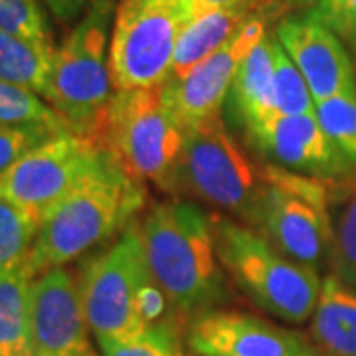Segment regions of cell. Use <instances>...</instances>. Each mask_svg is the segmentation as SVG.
I'll use <instances>...</instances> for the list:
<instances>
[{
  "mask_svg": "<svg viewBox=\"0 0 356 356\" xmlns=\"http://www.w3.org/2000/svg\"><path fill=\"white\" fill-rule=\"evenodd\" d=\"M145 204L139 180L131 178L105 151L99 165L40 220L36 240L24 269L34 280L40 273L67 266L97 243L133 224Z\"/></svg>",
  "mask_w": 356,
  "mask_h": 356,
  "instance_id": "cell-1",
  "label": "cell"
},
{
  "mask_svg": "<svg viewBox=\"0 0 356 356\" xmlns=\"http://www.w3.org/2000/svg\"><path fill=\"white\" fill-rule=\"evenodd\" d=\"M147 264L178 313H208L226 301L212 216L182 200L156 204L140 226Z\"/></svg>",
  "mask_w": 356,
  "mask_h": 356,
  "instance_id": "cell-2",
  "label": "cell"
},
{
  "mask_svg": "<svg viewBox=\"0 0 356 356\" xmlns=\"http://www.w3.org/2000/svg\"><path fill=\"white\" fill-rule=\"evenodd\" d=\"M113 0H95L86 16L54 51L46 102L67 131L103 149L115 97L109 70Z\"/></svg>",
  "mask_w": 356,
  "mask_h": 356,
  "instance_id": "cell-3",
  "label": "cell"
},
{
  "mask_svg": "<svg viewBox=\"0 0 356 356\" xmlns=\"http://www.w3.org/2000/svg\"><path fill=\"white\" fill-rule=\"evenodd\" d=\"M220 266L255 305L293 325L313 317L323 280L318 269L275 250L254 228L224 216L212 218Z\"/></svg>",
  "mask_w": 356,
  "mask_h": 356,
  "instance_id": "cell-4",
  "label": "cell"
},
{
  "mask_svg": "<svg viewBox=\"0 0 356 356\" xmlns=\"http://www.w3.org/2000/svg\"><path fill=\"white\" fill-rule=\"evenodd\" d=\"M329 194L331 180L264 166V182L248 224L281 254L321 269L331 259Z\"/></svg>",
  "mask_w": 356,
  "mask_h": 356,
  "instance_id": "cell-5",
  "label": "cell"
},
{
  "mask_svg": "<svg viewBox=\"0 0 356 356\" xmlns=\"http://www.w3.org/2000/svg\"><path fill=\"white\" fill-rule=\"evenodd\" d=\"M186 127L165 102L163 86L137 91H115L103 149L129 177L175 188L186 145Z\"/></svg>",
  "mask_w": 356,
  "mask_h": 356,
  "instance_id": "cell-6",
  "label": "cell"
},
{
  "mask_svg": "<svg viewBox=\"0 0 356 356\" xmlns=\"http://www.w3.org/2000/svg\"><path fill=\"white\" fill-rule=\"evenodd\" d=\"M191 20L188 0H121L109 42L115 91L165 86L178 36Z\"/></svg>",
  "mask_w": 356,
  "mask_h": 356,
  "instance_id": "cell-7",
  "label": "cell"
},
{
  "mask_svg": "<svg viewBox=\"0 0 356 356\" xmlns=\"http://www.w3.org/2000/svg\"><path fill=\"white\" fill-rule=\"evenodd\" d=\"M149 275L151 269L137 224L127 226L111 245L86 264L79 293L97 343L123 341L145 331L137 315V291Z\"/></svg>",
  "mask_w": 356,
  "mask_h": 356,
  "instance_id": "cell-8",
  "label": "cell"
},
{
  "mask_svg": "<svg viewBox=\"0 0 356 356\" xmlns=\"http://www.w3.org/2000/svg\"><path fill=\"white\" fill-rule=\"evenodd\" d=\"M261 182L264 168L245 156L222 117L188 129L175 188H186L248 222Z\"/></svg>",
  "mask_w": 356,
  "mask_h": 356,
  "instance_id": "cell-9",
  "label": "cell"
},
{
  "mask_svg": "<svg viewBox=\"0 0 356 356\" xmlns=\"http://www.w3.org/2000/svg\"><path fill=\"white\" fill-rule=\"evenodd\" d=\"M105 149L72 131H60L0 175V198L42 216L89 175Z\"/></svg>",
  "mask_w": 356,
  "mask_h": 356,
  "instance_id": "cell-10",
  "label": "cell"
},
{
  "mask_svg": "<svg viewBox=\"0 0 356 356\" xmlns=\"http://www.w3.org/2000/svg\"><path fill=\"white\" fill-rule=\"evenodd\" d=\"M79 281L65 267L40 273L30 285L32 356H97L89 339Z\"/></svg>",
  "mask_w": 356,
  "mask_h": 356,
  "instance_id": "cell-11",
  "label": "cell"
},
{
  "mask_svg": "<svg viewBox=\"0 0 356 356\" xmlns=\"http://www.w3.org/2000/svg\"><path fill=\"white\" fill-rule=\"evenodd\" d=\"M266 18L252 16L236 36L212 54L191 74L168 79L163 86L165 102L186 131L222 117V105L229 95L236 72L259 40L267 34Z\"/></svg>",
  "mask_w": 356,
  "mask_h": 356,
  "instance_id": "cell-12",
  "label": "cell"
},
{
  "mask_svg": "<svg viewBox=\"0 0 356 356\" xmlns=\"http://www.w3.org/2000/svg\"><path fill=\"white\" fill-rule=\"evenodd\" d=\"M250 143L271 165L289 172L343 180L355 177L348 161L323 131L317 115H275L245 131Z\"/></svg>",
  "mask_w": 356,
  "mask_h": 356,
  "instance_id": "cell-13",
  "label": "cell"
},
{
  "mask_svg": "<svg viewBox=\"0 0 356 356\" xmlns=\"http://www.w3.org/2000/svg\"><path fill=\"white\" fill-rule=\"evenodd\" d=\"M188 346L196 356H321L303 334L236 311L202 313L192 323Z\"/></svg>",
  "mask_w": 356,
  "mask_h": 356,
  "instance_id": "cell-14",
  "label": "cell"
},
{
  "mask_svg": "<svg viewBox=\"0 0 356 356\" xmlns=\"http://www.w3.org/2000/svg\"><path fill=\"white\" fill-rule=\"evenodd\" d=\"M275 38L305 77L315 103L356 93L350 51L343 40L313 16L283 18L275 28Z\"/></svg>",
  "mask_w": 356,
  "mask_h": 356,
  "instance_id": "cell-15",
  "label": "cell"
},
{
  "mask_svg": "<svg viewBox=\"0 0 356 356\" xmlns=\"http://www.w3.org/2000/svg\"><path fill=\"white\" fill-rule=\"evenodd\" d=\"M229 97L234 113L245 131L277 115L273 34H266L248 51L236 72Z\"/></svg>",
  "mask_w": 356,
  "mask_h": 356,
  "instance_id": "cell-16",
  "label": "cell"
},
{
  "mask_svg": "<svg viewBox=\"0 0 356 356\" xmlns=\"http://www.w3.org/2000/svg\"><path fill=\"white\" fill-rule=\"evenodd\" d=\"M252 16L254 14L242 2H238L202 14L188 22L178 36L175 56H172L170 79H178L191 74L196 65L202 64L204 60L216 54L224 44H228Z\"/></svg>",
  "mask_w": 356,
  "mask_h": 356,
  "instance_id": "cell-17",
  "label": "cell"
},
{
  "mask_svg": "<svg viewBox=\"0 0 356 356\" xmlns=\"http://www.w3.org/2000/svg\"><path fill=\"white\" fill-rule=\"evenodd\" d=\"M311 331L329 356H356V289L332 273L323 280Z\"/></svg>",
  "mask_w": 356,
  "mask_h": 356,
  "instance_id": "cell-18",
  "label": "cell"
},
{
  "mask_svg": "<svg viewBox=\"0 0 356 356\" xmlns=\"http://www.w3.org/2000/svg\"><path fill=\"white\" fill-rule=\"evenodd\" d=\"M56 48L48 42L16 36L0 30V81L48 95Z\"/></svg>",
  "mask_w": 356,
  "mask_h": 356,
  "instance_id": "cell-19",
  "label": "cell"
},
{
  "mask_svg": "<svg viewBox=\"0 0 356 356\" xmlns=\"http://www.w3.org/2000/svg\"><path fill=\"white\" fill-rule=\"evenodd\" d=\"M329 214L332 275L356 289V177L331 180Z\"/></svg>",
  "mask_w": 356,
  "mask_h": 356,
  "instance_id": "cell-20",
  "label": "cell"
},
{
  "mask_svg": "<svg viewBox=\"0 0 356 356\" xmlns=\"http://www.w3.org/2000/svg\"><path fill=\"white\" fill-rule=\"evenodd\" d=\"M30 285L24 267L0 273V356H32Z\"/></svg>",
  "mask_w": 356,
  "mask_h": 356,
  "instance_id": "cell-21",
  "label": "cell"
},
{
  "mask_svg": "<svg viewBox=\"0 0 356 356\" xmlns=\"http://www.w3.org/2000/svg\"><path fill=\"white\" fill-rule=\"evenodd\" d=\"M38 226V216L0 198V273L24 267Z\"/></svg>",
  "mask_w": 356,
  "mask_h": 356,
  "instance_id": "cell-22",
  "label": "cell"
},
{
  "mask_svg": "<svg viewBox=\"0 0 356 356\" xmlns=\"http://www.w3.org/2000/svg\"><path fill=\"white\" fill-rule=\"evenodd\" d=\"M48 125L67 129L48 103L34 91L0 81V127Z\"/></svg>",
  "mask_w": 356,
  "mask_h": 356,
  "instance_id": "cell-23",
  "label": "cell"
},
{
  "mask_svg": "<svg viewBox=\"0 0 356 356\" xmlns=\"http://www.w3.org/2000/svg\"><path fill=\"white\" fill-rule=\"evenodd\" d=\"M315 115L356 177V93H343L315 103Z\"/></svg>",
  "mask_w": 356,
  "mask_h": 356,
  "instance_id": "cell-24",
  "label": "cell"
},
{
  "mask_svg": "<svg viewBox=\"0 0 356 356\" xmlns=\"http://www.w3.org/2000/svg\"><path fill=\"white\" fill-rule=\"evenodd\" d=\"M273 67H275V103L280 115H313L315 99L305 77L293 64L273 34Z\"/></svg>",
  "mask_w": 356,
  "mask_h": 356,
  "instance_id": "cell-25",
  "label": "cell"
},
{
  "mask_svg": "<svg viewBox=\"0 0 356 356\" xmlns=\"http://www.w3.org/2000/svg\"><path fill=\"white\" fill-rule=\"evenodd\" d=\"M99 348L102 356H182L178 348L177 327L170 321L149 327L131 339L99 343Z\"/></svg>",
  "mask_w": 356,
  "mask_h": 356,
  "instance_id": "cell-26",
  "label": "cell"
},
{
  "mask_svg": "<svg viewBox=\"0 0 356 356\" xmlns=\"http://www.w3.org/2000/svg\"><path fill=\"white\" fill-rule=\"evenodd\" d=\"M0 30L51 44L46 16L36 0H0Z\"/></svg>",
  "mask_w": 356,
  "mask_h": 356,
  "instance_id": "cell-27",
  "label": "cell"
},
{
  "mask_svg": "<svg viewBox=\"0 0 356 356\" xmlns=\"http://www.w3.org/2000/svg\"><path fill=\"white\" fill-rule=\"evenodd\" d=\"M67 129H54L48 125H16V127H0V175L24 156L30 149L40 143L51 139L56 133Z\"/></svg>",
  "mask_w": 356,
  "mask_h": 356,
  "instance_id": "cell-28",
  "label": "cell"
},
{
  "mask_svg": "<svg viewBox=\"0 0 356 356\" xmlns=\"http://www.w3.org/2000/svg\"><path fill=\"white\" fill-rule=\"evenodd\" d=\"M307 14L332 30L343 42L356 34V0H318Z\"/></svg>",
  "mask_w": 356,
  "mask_h": 356,
  "instance_id": "cell-29",
  "label": "cell"
},
{
  "mask_svg": "<svg viewBox=\"0 0 356 356\" xmlns=\"http://www.w3.org/2000/svg\"><path fill=\"white\" fill-rule=\"evenodd\" d=\"M168 305H170L168 297L159 287V283L154 281L153 273H151L147 280L143 281V285L137 291V315H139L143 327L149 329V327L168 323V318H166Z\"/></svg>",
  "mask_w": 356,
  "mask_h": 356,
  "instance_id": "cell-30",
  "label": "cell"
},
{
  "mask_svg": "<svg viewBox=\"0 0 356 356\" xmlns=\"http://www.w3.org/2000/svg\"><path fill=\"white\" fill-rule=\"evenodd\" d=\"M243 6L254 14V16H264V18H269L273 13L280 10V2L281 0H240ZM285 2V0H283Z\"/></svg>",
  "mask_w": 356,
  "mask_h": 356,
  "instance_id": "cell-31",
  "label": "cell"
},
{
  "mask_svg": "<svg viewBox=\"0 0 356 356\" xmlns=\"http://www.w3.org/2000/svg\"><path fill=\"white\" fill-rule=\"evenodd\" d=\"M188 2H191L192 20H194V18H198V16H202V14L206 13H212V10H216V8H224V6L238 4L240 0H188Z\"/></svg>",
  "mask_w": 356,
  "mask_h": 356,
  "instance_id": "cell-32",
  "label": "cell"
},
{
  "mask_svg": "<svg viewBox=\"0 0 356 356\" xmlns=\"http://www.w3.org/2000/svg\"><path fill=\"white\" fill-rule=\"evenodd\" d=\"M95 0H51L54 10L60 16H74L83 6H91Z\"/></svg>",
  "mask_w": 356,
  "mask_h": 356,
  "instance_id": "cell-33",
  "label": "cell"
},
{
  "mask_svg": "<svg viewBox=\"0 0 356 356\" xmlns=\"http://www.w3.org/2000/svg\"><path fill=\"white\" fill-rule=\"evenodd\" d=\"M344 46L348 48V51H350V58H353V64H355V74H356V34L353 36V38H348L346 42H344Z\"/></svg>",
  "mask_w": 356,
  "mask_h": 356,
  "instance_id": "cell-34",
  "label": "cell"
},
{
  "mask_svg": "<svg viewBox=\"0 0 356 356\" xmlns=\"http://www.w3.org/2000/svg\"><path fill=\"white\" fill-rule=\"evenodd\" d=\"M318 0H285L287 6H313Z\"/></svg>",
  "mask_w": 356,
  "mask_h": 356,
  "instance_id": "cell-35",
  "label": "cell"
}]
</instances>
